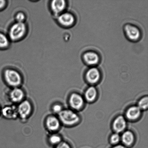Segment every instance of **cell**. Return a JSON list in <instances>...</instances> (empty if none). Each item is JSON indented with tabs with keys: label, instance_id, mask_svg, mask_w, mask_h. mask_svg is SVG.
<instances>
[{
	"label": "cell",
	"instance_id": "6da1fadb",
	"mask_svg": "<svg viewBox=\"0 0 148 148\" xmlns=\"http://www.w3.org/2000/svg\"><path fill=\"white\" fill-rule=\"evenodd\" d=\"M28 31V26L26 23L15 22L10 26L7 35L11 42H17L24 39Z\"/></svg>",
	"mask_w": 148,
	"mask_h": 148
},
{
	"label": "cell",
	"instance_id": "7a4b0ae2",
	"mask_svg": "<svg viewBox=\"0 0 148 148\" xmlns=\"http://www.w3.org/2000/svg\"><path fill=\"white\" fill-rule=\"evenodd\" d=\"M3 77L7 85L12 88L20 87L23 83V77L20 72L17 69L8 68L4 69Z\"/></svg>",
	"mask_w": 148,
	"mask_h": 148
},
{
	"label": "cell",
	"instance_id": "3957f363",
	"mask_svg": "<svg viewBox=\"0 0 148 148\" xmlns=\"http://www.w3.org/2000/svg\"><path fill=\"white\" fill-rule=\"evenodd\" d=\"M58 118L61 123L67 126H71L77 124L80 117L73 110L64 109L58 114Z\"/></svg>",
	"mask_w": 148,
	"mask_h": 148
},
{
	"label": "cell",
	"instance_id": "277c9868",
	"mask_svg": "<svg viewBox=\"0 0 148 148\" xmlns=\"http://www.w3.org/2000/svg\"><path fill=\"white\" fill-rule=\"evenodd\" d=\"M58 24L64 28H69L75 24L76 19L71 13L65 11L56 17Z\"/></svg>",
	"mask_w": 148,
	"mask_h": 148
},
{
	"label": "cell",
	"instance_id": "5b68a950",
	"mask_svg": "<svg viewBox=\"0 0 148 148\" xmlns=\"http://www.w3.org/2000/svg\"><path fill=\"white\" fill-rule=\"evenodd\" d=\"M17 109L18 117L23 120L28 119L32 111V104L28 100H24L19 103Z\"/></svg>",
	"mask_w": 148,
	"mask_h": 148
},
{
	"label": "cell",
	"instance_id": "8992f818",
	"mask_svg": "<svg viewBox=\"0 0 148 148\" xmlns=\"http://www.w3.org/2000/svg\"><path fill=\"white\" fill-rule=\"evenodd\" d=\"M124 29L126 37L130 41L137 42L141 38V33L140 29L133 25L126 24Z\"/></svg>",
	"mask_w": 148,
	"mask_h": 148
},
{
	"label": "cell",
	"instance_id": "52a82bcc",
	"mask_svg": "<svg viewBox=\"0 0 148 148\" xmlns=\"http://www.w3.org/2000/svg\"><path fill=\"white\" fill-rule=\"evenodd\" d=\"M82 60L84 63L91 67H95L101 60L99 55L93 51L85 52L82 55Z\"/></svg>",
	"mask_w": 148,
	"mask_h": 148
},
{
	"label": "cell",
	"instance_id": "ba28073f",
	"mask_svg": "<svg viewBox=\"0 0 148 148\" xmlns=\"http://www.w3.org/2000/svg\"><path fill=\"white\" fill-rule=\"evenodd\" d=\"M67 4V1L65 0H53L50 3V10L56 17L66 11Z\"/></svg>",
	"mask_w": 148,
	"mask_h": 148
},
{
	"label": "cell",
	"instance_id": "9c48e42d",
	"mask_svg": "<svg viewBox=\"0 0 148 148\" xmlns=\"http://www.w3.org/2000/svg\"><path fill=\"white\" fill-rule=\"evenodd\" d=\"M101 74L99 69L96 67H91L88 69L85 74V78L88 83L95 84L99 82Z\"/></svg>",
	"mask_w": 148,
	"mask_h": 148
},
{
	"label": "cell",
	"instance_id": "30bf717a",
	"mask_svg": "<svg viewBox=\"0 0 148 148\" xmlns=\"http://www.w3.org/2000/svg\"><path fill=\"white\" fill-rule=\"evenodd\" d=\"M84 101L83 97L75 92L71 94L69 99V105L74 111L81 109L84 105Z\"/></svg>",
	"mask_w": 148,
	"mask_h": 148
},
{
	"label": "cell",
	"instance_id": "8fae6325",
	"mask_svg": "<svg viewBox=\"0 0 148 148\" xmlns=\"http://www.w3.org/2000/svg\"><path fill=\"white\" fill-rule=\"evenodd\" d=\"M61 123L58 117L56 116H49L46 119L45 125L49 131L51 132H55L60 128Z\"/></svg>",
	"mask_w": 148,
	"mask_h": 148
},
{
	"label": "cell",
	"instance_id": "7c38bea8",
	"mask_svg": "<svg viewBox=\"0 0 148 148\" xmlns=\"http://www.w3.org/2000/svg\"><path fill=\"white\" fill-rule=\"evenodd\" d=\"M9 96L12 102L19 104L24 100L25 94L22 89L17 87L12 88L10 91Z\"/></svg>",
	"mask_w": 148,
	"mask_h": 148
},
{
	"label": "cell",
	"instance_id": "4fadbf2b",
	"mask_svg": "<svg viewBox=\"0 0 148 148\" xmlns=\"http://www.w3.org/2000/svg\"><path fill=\"white\" fill-rule=\"evenodd\" d=\"M127 125L125 118L123 116L119 115L114 120L112 123V128L115 133L119 134L124 131Z\"/></svg>",
	"mask_w": 148,
	"mask_h": 148
},
{
	"label": "cell",
	"instance_id": "5bb4252c",
	"mask_svg": "<svg viewBox=\"0 0 148 148\" xmlns=\"http://www.w3.org/2000/svg\"><path fill=\"white\" fill-rule=\"evenodd\" d=\"M1 114L4 118L14 119L18 117L17 107L14 106H7L1 110Z\"/></svg>",
	"mask_w": 148,
	"mask_h": 148
},
{
	"label": "cell",
	"instance_id": "9a60e30c",
	"mask_svg": "<svg viewBox=\"0 0 148 148\" xmlns=\"http://www.w3.org/2000/svg\"><path fill=\"white\" fill-rule=\"evenodd\" d=\"M141 110L137 106L129 108L126 112V117L128 120L133 121L138 119L141 115Z\"/></svg>",
	"mask_w": 148,
	"mask_h": 148
},
{
	"label": "cell",
	"instance_id": "2e32d148",
	"mask_svg": "<svg viewBox=\"0 0 148 148\" xmlns=\"http://www.w3.org/2000/svg\"><path fill=\"white\" fill-rule=\"evenodd\" d=\"M121 140L124 145L130 146L134 143L135 136L132 132L127 130L123 133Z\"/></svg>",
	"mask_w": 148,
	"mask_h": 148
},
{
	"label": "cell",
	"instance_id": "e0dca14e",
	"mask_svg": "<svg viewBox=\"0 0 148 148\" xmlns=\"http://www.w3.org/2000/svg\"><path fill=\"white\" fill-rule=\"evenodd\" d=\"M98 92L94 86H90L87 88L84 94V99L89 102H92L96 99Z\"/></svg>",
	"mask_w": 148,
	"mask_h": 148
},
{
	"label": "cell",
	"instance_id": "ac0fdd59",
	"mask_svg": "<svg viewBox=\"0 0 148 148\" xmlns=\"http://www.w3.org/2000/svg\"><path fill=\"white\" fill-rule=\"evenodd\" d=\"M11 40L8 35L0 32V50H5L10 47Z\"/></svg>",
	"mask_w": 148,
	"mask_h": 148
},
{
	"label": "cell",
	"instance_id": "d6986e66",
	"mask_svg": "<svg viewBox=\"0 0 148 148\" xmlns=\"http://www.w3.org/2000/svg\"><path fill=\"white\" fill-rule=\"evenodd\" d=\"M49 141L50 145L55 147L61 143L62 140V137L60 135L56 133H53L49 137Z\"/></svg>",
	"mask_w": 148,
	"mask_h": 148
},
{
	"label": "cell",
	"instance_id": "ffe728a7",
	"mask_svg": "<svg viewBox=\"0 0 148 148\" xmlns=\"http://www.w3.org/2000/svg\"><path fill=\"white\" fill-rule=\"evenodd\" d=\"M137 106L141 110H147L148 107V98L147 96L143 97L139 100Z\"/></svg>",
	"mask_w": 148,
	"mask_h": 148
},
{
	"label": "cell",
	"instance_id": "44dd1931",
	"mask_svg": "<svg viewBox=\"0 0 148 148\" xmlns=\"http://www.w3.org/2000/svg\"><path fill=\"white\" fill-rule=\"evenodd\" d=\"M14 19H15V22H16L25 23L26 20H27V15L23 12H18L15 14Z\"/></svg>",
	"mask_w": 148,
	"mask_h": 148
},
{
	"label": "cell",
	"instance_id": "7402d4cb",
	"mask_svg": "<svg viewBox=\"0 0 148 148\" xmlns=\"http://www.w3.org/2000/svg\"><path fill=\"white\" fill-rule=\"evenodd\" d=\"M121 140V137L118 133H114L110 138V143L113 145H117Z\"/></svg>",
	"mask_w": 148,
	"mask_h": 148
},
{
	"label": "cell",
	"instance_id": "603a6c76",
	"mask_svg": "<svg viewBox=\"0 0 148 148\" xmlns=\"http://www.w3.org/2000/svg\"><path fill=\"white\" fill-rule=\"evenodd\" d=\"M63 110V107L60 104H56L52 107V111L55 114H59Z\"/></svg>",
	"mask_w": 148,
	"mask_h": 148
},
{
	"label": "cell",
	"instance_id": "cb8c5ba5",
	"mask_svg": "<svg viewBox=\"0 0 148 148\" xmlns=\"http://www.w3.org/2000/svg\"><path fill=\"white\" fill-rule=\"evenodd\" d=\"M55 148H71V147L69 143L62 141L59 144L55 146Z\"/></svg>",
	"mask_w": 148,
	"mask_h": 148
},
{
	"label": "cell",
	"instance_id": "d4e9b609",
	"mask_svg": "<svg viewBox=\"0 0 148 148\" xmlns=\"http://www.w3.org/2000/svg\"><path fill=\"white\" fill-rule=\"evenodd\" d=\"M8 1L5 0H0V11H2L8 5Z\"/></svg>",
	"mask_w": 148,
	"mask_h": 148
},
{
	"label": "cell",
	"instance_id": "484cf974",
	"mask_svg": "<svg viewBox=\"0 0 148 148\" xmlns=\"http://www.w3.org/2000/svg\"><path fill=\"white\" fill-rule=\"evenodd\" d=\"M112 148H127L125 146L121 145H117Z\"/></svg>",
	"mask_w": 148,
	"mask_h": 148
}]
</instances>
